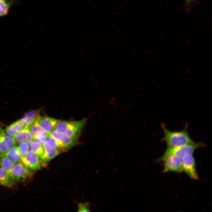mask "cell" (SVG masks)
I'll list each match as a JSON object with an SVG mask.
<instances>
[{
	"mask_svg": "<svg viewBox=\"0 0 212 212\" xmlns=\"http://www.w3.org/2000/svg\"><path fill=\"white\" fill-rule=\"evenodd\" d=\"M161 126L164 132L162 141H165L167 147H176L194 143L190 137L187 131V125L184 129L180 131H173L167 129L162 123Z\"/></svg>",
	"mask_w": 212,
	"mask_h": 212,
	"instance_id": "6da1fadb",
	"label": "cell"
},
{
	"mask_svg": "<svg viewBox=\"0 0 212 212\" xmlns=\"http://www.w3.org/2000/svg\"><path fill=\"white\" fill-rule=\"evenodd\" d=\"M87 120V118H85L79 121L59 120L54 130L63 133L73 138L77 139L82 132Z\"/></svg>",
	"mask_w": 212,
	"mask_h": 212,
	"instance_id": "7a4b0ae2",
	"label": "cell"
},
{
	"mask_svg": "<svg viewBox=\"0 0 212 212\" xmlns=\"http://www.w3.org/2000/svg\"><path fill=\"white\" fill-rule=\"evenodd\" d=\"M205 145L204 143L198 142L178 147H167L164 153L158 159L157 161H163L169 155H174L181 159L186 155H192L197 149Z\"/></svg>",
	"mask_w": 212,
	"mask_h": 212,
	"instance_id": "3957f363",
	"label": "cell"
},
{
	"mask_svg": "<svg viewBox=\"0 0 212 212\" xmlns=\"http://www.w3.org/2000/svg\"><path fill=\"white\" fill-rule=\"evenodd\" d=\"M181 159L183 171L192 179L197 180L198 177L196 171L194 158L192 155H186Z\"/></svg>",
	"mask_w": 212,
	"mask_h": 212,
	"instance_id": "277c9868",
	"label": "cell"
},
{
	"mask_svg": "<svg viewBox=\"0 0 212 212\" xmlns=\"http://www.w3.org/2000/svg\"><path fill=\"white\" fill-rule=\"evenodd\" d=\"M49 135L57 140L61 145L63 151H66L79 143L77 139L73 138L61 132L53 130Z\"/></svg>",
	"mask_w": 212,
	"mask_h": 212,
	"instance_id": "5b68a950",
	"label": "cell"
},
{
	"mask_svg": "<svg viewBox=\"0 0 212 212\" xmlns=\"http://www.w3.org/2000/svg\"><path fill=\"white\" fill-rule=\"evenodd\" d=\"M30 172L29 169L21 162L15 164L10 177L15 183L23 181L29 176Z\"/></svg>",
	"mask_w": 212,
	"mask_h": 212,
	"instance_id": "8992f818",
	"label": "cell"
},
{
	"mask_svg": "<svg viewBox=\"0 0 212 212\" xmlns=\"http://www.w3.org/2000/svg\"><path fill=\"white\" fill-rule=\"evenodd\" d=\"M164 162L163 172L173 171L181 173L183 171L181 159L174 155H169L163 160Z\"/></svg>",
	"mask_w": 212,
	"mask_h": 212,
	"instance_id": "52a82bcc",
	"label": "cell"
},
{
	"mask_svg": "<svg viewBox=\"0 0 212 212\" xmlns=\"http://www.w3.org/2000/svg\"><path fill=\"white\" fill-rule=\"evenodd\" d=\"M21 162L29 169L33 170L39 169L42 163L38 155L31 150H29L25 156L21 157Z\"/></svg>",
	"mask_w": 212,
	"mask_h": 212,
	"instance_id": "ba28073f",
	"label": "cell"
},
{
	"mask_svg": "<svg viewBox=\"0 0 212 212\" xmlns=\"http://www.w3.org/2000/svg\"><path fill=\"white\" fill-rule=\"evenodd\" d=\"M15 143L14 138L6 134L0 127V155H5Z\"/></svg>",
	"mask_w": 212,
	"mask_h": 212,
	"instance_id": "9c48e42d",
	"label": "cell"
},
{
	"mask_svg": "<svg viewBox=\"0 0 212 212\" xmlns=\"http://www.w3.org/2000/svg\"><path fill=\"white\" fill-rule=\"evenodd\" d=\"M36 121L43 129L49 134L54 130L59 120L47 116L42 117L39 115Z\"/></svg>",
	"mask_w": 212,
	"mask_h": 212,
	"instance_id": "30bf717a",
	"label": "cell"
},
{
	"mask_svg": "<svg viewBox=\"0 0 212 212\" xmlns=\"http://www.w3.org/2000/svg\"><path fill=\"white\" fill-rule=\"evenodd\" d=\"M40 110H37L29 111L25 114L23 117L19 121L24 128H28L36 121L39 115Z\"/></svg>",
	"mask_w": 212,
	"mask_h": 212,
	"instance_id": "8fae6325",
	"label": "cell"
},
{
	"mask_svg": "<svg viewBox=\"0 0 212 212\" xmlns=\"http://www.w3.org/2000/svg\"><path fill=\"white\" fill-rule=\"evenodd\" d=\"M43 145L45 153L44 160L42 162L44 165L45 163H47L57 155L60 151L50 146L46 142Z\"/></svg>",
	"mask_w": 212,
	"mask_h": 212,
	"instance_id": "7c38bea8",
	"label": "cell"
},
{
	"mask_svg": "<svg viewBox=\"0 0 212 212\" xmlns=\"http://www.w3.org/2000/svg\"><path fill=\"white\" fill-rule=\"evenodd\" d=\"M16 142L20 143L25 142L29 143L34 140V136L28 128H24L14 137Z\"/></svg>",
	"mask_w": 212,
	"mask_h": 212,
	"instance_id": "4fadbf2b",
	"label": "cell"
},
{
	"mask_svg": "<svg viewBox=\"0 0 212 212\" xmlns=\"http://www.w3.org/2000/svg\"><path fill=\"white\" fill-rule=\"evenodd\" d=\"M29 129L34 136L36 137L47 138L49 134L43 129L36 122H34L29 127Z\"/></svg>",
	"mask_w": 212,
	"mask_h": 212,
	"instance_id": "5bb4252c",
	"label": "cell"
},
{
	"mask_svg": "<svg viewBox=\"0 0 212 212\" xmlns=\"http://www.w3.org/2000/svg\"><path fill=\"white\" fill-rule=\"evenodd\" d=\"M5 155L15 164L21 162V156L18 147L15 145L10 149Z\"/></svg>",
	"mask_w": 212,
	"mask_h": 212,
	"instance_id": "9a60e30c",
	"label": "cell"
},
{
	"mask_svg": "<svg viewBox=\"0 0 212 212\" xmlns=\"http://www.w3.org/2000/svg\"><path fill=\"white\" fill-rule=\"evenodd\" d=\"M28 144L29 150H32L37 154L42 163L44 160L45 153L43 145L35 141H32L28 143Z\"/></svg>",
	"mask_w": 212,
	"mask_h": 212,
	"instance_id": "2e32d148",
	"label": "cell"
},
{
	"mask_svg": "<svg viewBox=\"0 0 212 212\" xmlns=\"http://www.w3.org/2000/svg\"><path fill=\"white\" fill-rule=\"evenodd\" d=\"M15 164L5 155H0V165L10 176Z\"/></svg>",
	"mask_w": 212,
	"mask_h": 212,
	"instance_id": "e0dca14e",
	"label": "cell"
},
{
	"mask_svg": "<svg viewBox=\"0 0 212 212\" xmlns=\"http://www.w3.org/2000/svg\"><path fill=\"white\" fill-rule=\"evenodd\" d=\"M23 128V126L18 120L7 126L5 131L8 135L11 137H14Z\"/></svg>",
	"mask_w": 212,
	"mask_h": 212,
	"instance_id": "ac0fdd59",
	"label": "cell"
},
{
	"mask_svg": "<svg viewBox=\"0 0 212 212\" xmlns=\"http://www.w3.org/2000/svg\"><path fill=\"white\" fill-rule=\"evenodd\" d=\"M10 175L0 167V184L7 187H11L14 184Z\"/></svg>",
	"mask_w": 212,
	"mask_h": 212,
	"instance_id": "d6986e66",
	"label": "cell"
},
{
	"mask_svg": "<svg viewBox=\"0 0 212 212\" xmlns=\"http://www.w3.org/2000/svg\"><path fill=\"white\" fill-rule=\"evenodd\" d=\"M17 0H0V18L5 16L14 3Z\"/></svg>",
	"mask_w": 212,
	"mask_h": 212,
	"instance_id": "ffe728a7",
	"label": "cell"
},
{
	"mask_svg": "<svg viewBox=\"0 0 212 212\" xmlns=\"http://www.w3.org/2000/svg\"><path fill=\"white\" fill-rule=\"evenodd\" d=\"M18 147L21 157L25 156L29 151V147L27 143L25 142H21L19 143Z\"/></svg>",
	"mask_w": 212,
	"mask_h": 212,
	"instance_id": "44dd1931",
	"label": "cell"
},
{
	"mask_svg": "<svg viewBox=\"0 0 212 212\" xmlns=\"http://www.w3.org/2000/svg\"><path fill=\"white\" fill-rule=\"evenodd\" d=\"M78 211L79 212L90 211L89 203H80L78 206Z\"/></svg>",
	"mask_w": 212,
	"mask_h": 212,
	"instance_id": "7402d4cb",
	"label": "cell"
},
{
	"mask_svg": "<svg viewBox=\"0 0 212 212\" xmlns=\"http://www.w3.org/2000/svg\"><path fill=\"white\" fill-rule=\"evenodd\" d=\"M193 0H186L187 2L188 3H190Z\"/></svg>",
	"mask_w": 212,
	"mask_h": 212,
	"instance_id": "603a6c76",
	"label": "cell"
}]
</instances>
